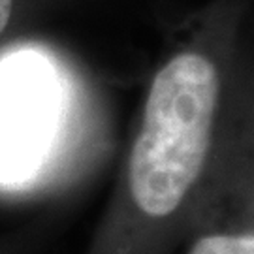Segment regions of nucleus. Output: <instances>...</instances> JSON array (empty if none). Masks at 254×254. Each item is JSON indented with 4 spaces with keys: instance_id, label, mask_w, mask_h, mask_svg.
<instances>
[{
    "instance_id": "nucleus-3",
    "label": "nucleus",
    "mask_w": 254,
    "mask_h": 254,
    "mask_svg": "<svg viewBox=\"0 0 254 254\" xmlns=\"http://www.w3.org/2000/svg\"><path fill=\"white\" fill-rule=\"evenodd\" d=\"M44 134V102L38 87L21 75L13 87L0 89V177L23 172L32 160Z\"/></svg>"
},
{
    "instance_id": "nucleus-2",
    "label": "nucleus",
    "mask_w": 254,
    "mask_h": 254,
    "mask_svg": "<svg viewBox=\"0 0 254 254\" xmlns=\"http://www.w3.org/2000/svg\"><path fill=\"white\" fill-rule=\"evenodd\" d=\"M185 254H254V85L237 91Z\"/></svg>"
},
{
    "instance_id": "nucleus-1",
    "label": "nucleus",
    "mask_w": 254,
    "mask_h": 254,
    "mask_svg": "<svg viewBox=\"0 0 254 254\" xmlns=\"http://www.w3.org/2000/svg\"><path fill=\"white\" fill-rule=\"evenodd\" d=\"M230 36L173 51L149 83L108 213L87 254H173L215 172L234 104Z\"/></svg>"
},
{
    "instance_id": "nucleus-4",
    "label": "nucleus",
    "mask_w": 254,
    "mask_h": 254,
    "mask_svg": "<svg viewBox=\"0 0 254 254\" xmlns=\"http://www.w3.org/2000/svg\"><path fill=\"white\" fill-rule=\"evenodd\" d=\"M13 11V0H0V34L6 30Z\"/></svg>"
}]
</instances>
